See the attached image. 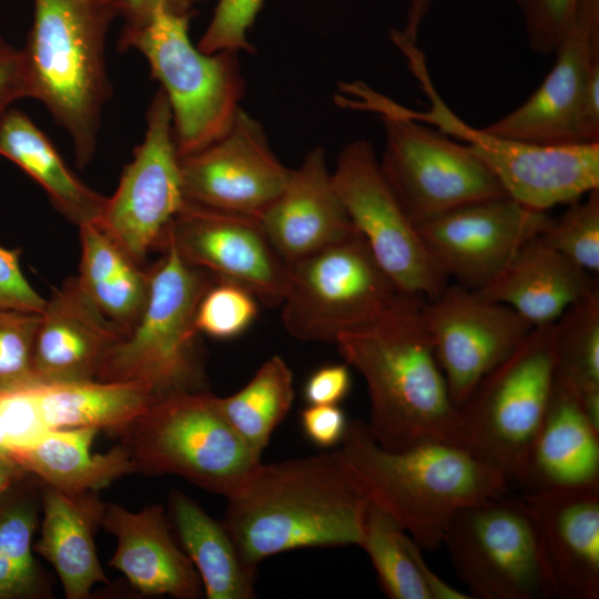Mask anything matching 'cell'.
<instances>
[{"mask_svg": "<svg viewBox=\"0 0 599 599\" xmlns=\"http://www.w3.org/2000/svg\"><path fill=\"white\" fill-rule=\"evenodd\" d=\"M120 17L123 18L122 29H135L144 24L162 0H115Z\"/></svg>", "mask_w": 599, "mask_h": 599, "instance_id": "obj_45", "label": "cell"}, {"mask_svg": "<svg viewBox=\"0 0 599 599\" xmlns=\"http://www.w3.org/2000/svg\"><path fill=\"white\" fill-rule=\"evenodd\" d=\"M382 115L379 165L399 203L418 225L463 205L506 195L488 166L464 143L390 110Z\"/></svg>", "mask_w": 599, "mask_h": 599, "instance_id": "obj_11", "label": "cell"}, {"mask_svg": "<svg viewBox=\"0 0 599 599\" xmlns=\"http://www.w3.org/2000/svg\"><path fill=\"white\" fill-rule=\"evenodd\" d=\"M392 41L407 59L429 106L423 111L410 110L375 91L368 98L370 106L384 108L428 124L464 143L488 166L506 195L528 209L548 211L575 195L585 170L583 155L577 145L535 144L469 125L437 92L417 43L398 33L392 37Z\"/></svg>", "mask_w": 599, "mask_h": 599, "instance_id": "obj_9", "label": "cell"}, {"mask_svg": "<svg viewBox=\"0 0 599 599\" xmlns=\"http://www.w3.org/2000/svg\"><path fill=\"white\" fill-rule=\"evenodd\" d=\"M70 277L45 300L32 353L37 384L98 380L110 351L124 337Z\"/></svg>", "mask_w": 599, "mask_h": 599, "instance_id": "obj_21", "label": "cell"}, {"mask_svg": "<svg viewBox=\"0 0 599 599\" xmlns=\"http://www.w3.org/2000/svg\"><path fill=\"white\" fill-rule=\"evenodd\" d=\"M149 271V295L131 331L110 351L100 382H139L162 397L205 392L203 354L195 325L199 303L216 280L186 264L171 245Z\"/></svg>", "mask_w": 599, "mask_h": 599, "instance_id": "obj_6", "label": "cell"}, {"mask_svg": "<svg viewBox=\"0 0 599 599\" xmlns=\"http://www.w3.org/2000/svg\"><path fill=\"white\" fill-rule=\"evenodd\" d=\"M530 50L554 54L572 16L577 0H515Z\"/></svg>", "mask_w": 599, "mask_h": 599, "instance_id": "obj_40", "label": "cell"}, {"mask_svg": "<svg viewBox=\"0 0 599 599\" xmlns=\"http://www.w3.org/2000/svg\"><path fill=\"white\" fill-rule=\"evenodd\" d=\"M599 484V427L578 392L556 375L520 485L526 491Z\"/></svg>", "mask_w": 599, "mask_h": 599, "instance_id": "obj_25", "label": "cell"}, {"mask_svg": "<svg viewBox=\"0 0 599 599\" xmlns=\"http://www.w3.org/2000/svg\"><path fill=\"white\" fill-rule=\"evenodd\" d=\"M22 98L28 89L20 49L0 37V116Z\"/></svg>", "mask_w": 599, "mask_h": 599, "instance_id": "obj_44", "label": "cell"}, {"mask_svg": "<svg viewBox=\"0 0 599 599\" xmlns=\"http://www.w3.org/2000/svg\"><path fill=\"white\" fill-rule=\"evenodd\" d=\"M105 505L99 491L71 495L41 485L33 550L51 565L67 599H89L95 585L109 583L94 539Z\"/></svg>", "mask_w": 599, "mask_h": 599, "instance_id": "obj_24", "label": "cell"}, {"mask_svg": "<svg viewBox=\"0 0 599 599\" xmlns=\"http://www.w3.org/2000/svg\"><path fill=\"white\" fill-rule=\"evenodd\" d=\"M20 255V248L0 245V308L42 313L45 298L26 277Z\"/></svg>", "mask_w": 599, "mask_h": 599, "instance_id": "obj_41", "label": "cell"}, {"mask_svg": "<svg viewBox=\"0 0 599 599\" xmlns=\"http://www.w3.org/2000/svg\"><path fill=\"white\" fill-rule=\"evenodd\" d=\"M424 302L402 295L335 342L345 363L366 383L369 420L365 424L388 450L432 440L465 446L459 410L424 324Z\"/></svg>", "mask_w": 599, "mask_h": 599, "instance_id": "obj_1", "label": "cell"}, {"mask_svg": "<svg viewBox=\"0 0 599 599\" xmlns=\"http://www.w3.org/2000/svg\"><path fill=\"white\" fill-rule=\"evenodd\" d=\"M550 598H599V484L525 491Z\"/></svg>", "mask_w": 599, "mask_h": 599, "instance_id": "obj_20", "label": "cell"}, {"mask_svg": "<svg viewBox=\"0 0 599 599\" xmlns=\"http://www.w3.org/2000/svg\"><path fill=\"white\" fill-rule=\"evenodd\" d=\"M180 166L187 202L257 219L291 173L271 149L262 124L242 108L220 139L181 156Z\"/></svg>", "mask_w": 599, "mask_h": 599, "instance_id": "obj_18", "label": "cell"}, {"mask_svg": "<svg viewBox=\"0 0 599 599\" xmlns=\"http://www.w3.org/2000/svg\"><path fill=\"white\" fill-rule=\"evenodd\" d=\"M262 4L263 0H219L197 48L205 53L252 52L247 33Z\"/></svg>", "mask_w": 599, "mask_h": 599, "instance_id": "obj_39", "label": "cell"}, {"mask_svg": "<svg viewBox=\"0 0 599 599\" xmlns=\"http://www.w3.org/2000/svg\"><path fill=\"white\" fill-rule=\"evenodd\" d=\"M185 203L171 109L159 89L146 111L144 138L95 224L141 265Z\"/></svg>", "mask_w": 599, "mask_h": 599, "instance_id": "obj_14", "label": "cell"}, {"mask_svg": "<svg viewBox=\"0 0 599 599\" xmlns=\"http://www.w3.org/2000/svg\"><path fill=\"white\" fill-rule=\"evenodd\" d=\"M166 515L207 599L256 597L257 567L243 559L222 520L212 518L195 500L176 489L167 497Z\"/></svg>", "mask_w": 599, "mask_h": 599, "instance_id": "obj_28", "label": "cell"}, {"mask_svg": "<svg viewBox=\"0 0 599 599\" xmlns=\"http://www.w3.org/2000/svg\"><path fill=\"white\" fill-rule=\"evenodd\" d=\"M332 179L353 226L398 291L425 301L437 296L450 281L385 179L373 144L347 143Z\"/></svg>", "mask_w": 599, "mask_h": 599, "instance_id": "obj_13", "label": "cell"}, {"mask_svg": "<svg viewBox=\"0 0 599 599\" xmlns=\"http://www.w3.org/2000/svg\"><path fill=\"white\" fill-rule=\"evenodd\" d=\"M369 501L337 451L261 464L227 498L222 522L243 559L312 547L359 546Z\"/></svg>", "mask_w": 599, "mask_h": 599, "instance_id": "obj_2", "label": "cell"}, {"mask_svg": "<svg viewBox=\"0 0 599 599\" xmlns=\"http://www.w3.org/2000/svg\"><path fill=\"white\" fill-rule=\"evenodd\" d=\"M556 378L554 323L522 343L458 407L464 445L520 484Z\"/></svg>", "mask_w": 599, "mask_h": 599, "instance_id": "obj_8", "label": "cell"}, {"mask_svg": "<svg viewBox=\"0 0 599 599\" xmlns=\"http://www.w3.org/2000/svg\"><path fill=\"white\" fill-rule=\"evenodd\" d=\"M118 17L115 0H34L32 26L20 49L28 98L43 103L68 132L80 167L95 152L111 97L104 51Z\"/></svg>", "mask_w": 599, "mask_h": 599, "instance_id": "obj_4", "label": "cell"}, {"mask_svg": "<svg viewBox=\"0 0 599 599\" xmlns=\"http://www.w3.org/2000/svg\"><path fill=\"white\" fill-rule=\"evenodd\" d=\"M29 473L8 453H0V497Z\"/></svg>", "mask_w": 599, "mask_h": 599, "instance_id": "obj_47", "label": "cell"}, {"mask_svg": "<svg viewBox=\"0 0 599 599\" xmlns=\"http://www.w3.org/2000/svg\"><path fill=\"white\" fill-rule=\"evenodd\" d=\"M78 283L99 311L126 335L145 306L150 273L95 223L79 227Z\"/></svg>", "mask_w": 599, "mask_h": 599, "instance_id": "obj_31", "label": "cell"}, {"mask_svg": "<svg viewBox=\"0 0 599 599\" xmlns=\"http://www.w3.org/2000/svg\"><path fill=\"white\" fill-rule=\"evenodd\" d=\"M273 247L288 264L356 232L333 184L323 148L312 149L258 219Z\"/></svg>", "mask_w": 599, "mask_h": 599, "instance_id": "obj_22", "label": "cell"}, {"mask_svg": "<svg viewBox=\"0 0 599 599\" xmlns=\"http://www.w3.org/2000/svg\"><path fill=\"white\" fill-rule=\"evenodd\" d=\"M99 429L47 430L11 455L42 484L65 494L100 491L134 473L131 457L121 444L105 453H92Z\"/></svg>", "mask_w": 599, "mask_h": 599, "instance_id": "obj_27", "label": "cell"}, {"mask_svg": "<svg viewBox=\"0 0 599 599\" xmlns=\"http://www.w3.org/2000/svg\"><path fill=\"white\" fill-rule=\"evenodd\" d=\"M257 313L253 293L237 284L215 280L199 303L195 325L200 334L230 339L243 334Z\"/></svg>", "mask_w": 599, "mask_h": 599, "instance_id": "obj_37", "label": "cell"}, {"mask_svg": "<svg viewBox=\"0 0 599 599\" xmlns=\"http://www.w3.org/2000/svg\"><path fill=\"white\" fill-rule=\"evenodd\" d=\"M554 54L552 68L530 97L485 130L542 145L582 143V99L591 72L599 68V0H577Z\"/></svg>", "mask_w": 599, "mask_h": 599, "instance_id": "obj_19", "label": "cell"}, {"mask_svg": "<svg viewBox=\"0 0 599 599\" xmlns=\"http://www.w3.org/2000/svg\"><path fill=\"white\" fill-rule=\"evenodd\" d=\"M116 437L128 450L134 473L180 476L226 499L261 464L209 390L156 399Z\"/></svg>", "mask_w": 599, "mask_h": 599, "instance_id": "obj_7", "label": "cell"}, {"mask_svg": "<svg viewBox=\"0 0 599 599\" xmlns=\"http://www.w3.org/2000/svg\"><path fill=\"white\" fill-rule=\"evenodd\" d=\"M550 220L548 212L502 195L454 209L417 229L448 280L478 291L539 236Z\"/></svg>", "mask_w": 599, "mask_h": 599, "instance_id": "obj_16", "label": "cell"}, {"mask_svg": "<svg viewBox=\"0 0 599 599\" xmlns=\"http://www.w3.org/2000/svg\"><path fill=\"white\" fill-rule=\"evenodd\" d=\"M348 423L338 405H307L301 412V427L304 435L321 448L339 445Z\"/></svg>", "mask_w": 599, "mask_h": 599, "instance_id": "obj_42", "label": "cell"}, {"mask_svg": "<svg viewBox=\"0 0 599 599\" xmlns=\"http://www.w3.org/2000/svg\"><path fill=\"white\" fill-rule=\"evenodd\" d=\"M0 156L34 180L68 221L78 227L98 223L106 197L84 184L48 136L18 109L9 108L0 116Z\"/></svg>", "mask_w": 599, "mask_h": 599, "instance_id": "obj_29", "label": "cell"}, {"mask_svg": "<svg viewBox=\"0 0 599 599\" xmlns=\"http://www.w3.org/2000/svg\"><path fill=\"white\" fill-rule=\"evenodd\" d=\"M169 522L159 504L133 511L108 502L101 527L116 541L108 564L141 595L196 599L203 595L201 579Z\"/></svg>", "mask_w": 599, "mask_h": 599, "instance_id": "obj_23", "label": "cell"}, {"mask_svg": "<svg viewBox=\"0 0 599 599\" xmlns=\"http://www.w3.org/2000/svg\"><path fill=\"white\" fill-rule=\"evenodd\" d=\"M422 315L457 408L534 328L509 306L450 282Z\"/></svg>", "mask_w": 599, "mask_h": 599, "instance_id": "obj_15", "label": "cell"}, {"mask_svg": "<svg viewBox=\"0 0 599 599\" xmlns=\"http://www.w3.org/2000/svg\"><path fill=\"white\" fill-rule=\"evenodd\" d=\"M33 390L45 430L90 427L114 436L158 399L139 382L37 384Z\"/></svg>", "mask_w": 599, "mask_h": 599, "instance_id": "obj_30", "label": "cell"}, {"mask_svg": "<svg viewBox=\"0 0 599 599\" xmlns=\"http://www.w3.org/2000/svg\"><path fill=\"white\" fill-rule=\"evenodd\" d=\"M335 450L367 500L428 551L443 546L458 511L508 493L510 484L461 445L432 440L385 449L361 420L348 423Z\"/></svg>", "mask_w": 599, "mask_h": 599, "instance_id": "obj_3", "label": "cell"}, {"mask_svg": "<svg viewBox=\"0 0 599 599\" xmlns=\"http://www.w3.org/2000/svg\"><path fill=\"white\" fill-rule=\"evenodd\" d=\"M164 245L173 246L186 264L237 284L268 305L281 304L288 291L291 266L257 217L186 201L167 227L160 247Z\"/></svg>", "mask_w": 599, "mask_h": 599, "instance_id": "obj_17", "label": "cell"}, {"mask_svg": "<svg viewBox=\"0 0 599 599\" xmlns=\"http://www.w3.org/2000/svg\"><path fill=\"white\" fill-rule=\"evenodd\" d=\"M200 0H162L149 20L122 29L119 48L135 49L161 84L172 115L180 158L194 153L232 125L245 94L238 53H205L189 35L193 6Z\"/></svg>", "mask_w": 599, "mask_h": 599, "instance_id": "obj_5", "label": "cell"}, {"mask_svg": "<svg viewBox=\"0 0 599 599\" xmlns=\"http://www.w3.org/2000/svg\"><path fill=\"white\" fill-rule=\"evenodd\" d=\"M293 384L288 365L275 355L236 393L216 396L219 409L229 425L258 457L292 407Z\"/></svg>", "mask_w": 599, "mask_h": 599, "instance_id": "obj_33", "label": "cell"}, {"mask_svg": "<svg viewBox=\"0 0 599 599\" xmlns=\"http://www.w3.org/2000/svg\"><path fill=\"white\" fill-rule=\"evenodd\" d=\"M0 453H9V443H8V438H7V434H6V429H4V425H3V422H2V417H1V414H0Z\"/></svg>", "mask_w": 599, "mask_h": 599, "instance_id": "obj_48", "label": "cell"}, {"mask_svg": "<svg viewBox=\"0 0 599 599\" xmlns=\"http://www.w3.org/2000/svg\"><path fill=\"white\" fill-rule=\"evenodd\" d=\"M418 544L384 510L368 504L359 547L392 599H430L415 562Z\"/></svg>", "mask_w": 599, "mask_h": 599, "instance_id": "obj_34", "label": "cell"}, {"mask_svg": "<svg viewBox=\"0 0 599 599\" xmlns=\"http://www.w3.org/2000/svg\"><path fill=\"white\" fill-rule=\"evenodd\" d=\"M433 0H409L402 35L413 43H417L422 24L427 17Z\"/></svg>", "mask_w": 599, "mask_h": 599, "instance_id": "obj_46", "label": "cell"}, {"mask_svg": "<svg viewBox=\"0 0 599 599\" xmlns=\"http://www.w3.org/2000/svg\"><path fill=\"white\" fill-rule=\"evenodd\" d=\"M556 375L585 397L599 394V290L572 304L555 323Z\"/></svg>", "mask_w": 599, "mask_h": 599, "instance_id": "obj_35", "label": "cell"}, {"mask_svg": "<svg viewBox=\"0 0 599 599\" xmlns=\"http://www.w3.org/2000/svg\"><path fill=\"white\" fill-rule=\"evenodd\" d=\"M551 248L570 262L597 275L599 272V189L569 204L550 220L539 235Z\"/></svg>", "mask_w": 599, "mask_h": 599, "instance_id": "obj_36", "label": "cell"}, {"mask_svg": "<svg viewBox=\"0 0 599 599\" xmlns=\"http://www.w3.org/2000/svg\"><path fill=\"white\" fill-rule=\"evenodd\" d=\"M41 313L0 308V394L37 385L32 353Z\"/></svg>", "mask_w": 599, "mask_h": 599, "instance_id": "obj_38", "label": "cell"}, {"mask_svg": "<svg viewBox=\"0 0 599 599\" xmlns=\"http://www.w3.org/2000/svg\"><path fill=\"white\" fill-rule=\"evenodd\" d=\"M443 545L471 599L550 598L535 527L521 497L506 493L461 509Z\"/></svg>", "mask_w": 599, "mask_h": 599, "instance_id": "obj_12", "label": "cell"}, {"mask_svg": "<svg viewBox=\"0 0 599 599\" xmlns=\"http://www.w3.org/2000/svg\"><path fill=\"white\" fill-rule=\"evenodd\" d=\"M349 366L327 364L314 370L306 379L303 396L307 405H338L349 393Z\"/></svg>", "mask_w": 599, "mask_h": 599, "instance_id": "obj_43", "label": "cell"}, {"mask_svg": "<svg viewBox=\"0 0 599 599\" xmlns=\"http://www.w3.org/2000/svg\"><path fill=\"white\" fill-rule=\"evenodd\" d=\"M597 288L595 275L537 236L477 292L509 306L538 327L555 323L572 304Z\"/></svg>", "mask_w": 599, "mask_h": 599, "instance_id": "obj_26", "label": "cell"}, {"mask_svg": "<svg viewBox=\"0 0 599 599\" xmlns=\"http://www.w3.org/2000/svg\"><path fill=\"white\" fill-rule=\"evenodd\" d=\"M41 485L28 474L0 497V599H50L52 582L33 550Z\"/></svg>", "mask_w": 599, "mask_h": 599, "instance_id": "obj_32", "label": "cell"}, {"mask_svg": "<svg viewBox=\"0 0 599 599\" xmlns=\"http://www.w3.org/2000/svg\"><path fill=\"white\" fill-rule=\"evenodd\" d=\"M290 266L282 322L300 341L335 344L341 334L374 319L405 295L357 232Z\"/></svg>", "mask_w": 599, "mask_h": 599, "instance_id": "obj_10", "label": "cell"}]
</instances>
